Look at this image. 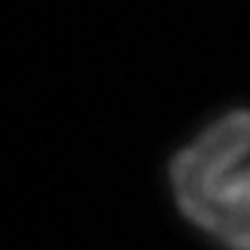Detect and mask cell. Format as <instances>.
<instances>
[{
  "label": "cell",
  "mask_w": 250,
  "mask_h": 250,
  "mask_svg": "<svg viewBox=\"0 0 250 250\" xmlns=\"http://www.w3.org/2000/svg\"><path fill=\"white\" fill-rule=\"evenodd\" d=\"M187 220L228 250H250V111H228L170 164Z\"/></svg>",
  "instance_id": "cell-1"
}]
</instances>
